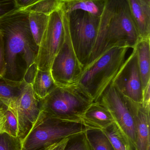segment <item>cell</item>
<instances>
[{
  "label": "cell",
  "mask_w": 150,
  "mask_h": 150,
  "mask_svg": "<svg viewBox=\"0 0 150 150\" xmlns=\"http://www.w3.org/2000/svg\"><path fill=\"white\" fill-rule=\"evenodd\" d=\"M134 48L144 89L150 83V38L140 40Z\"/></svg>",
  "instance_id": "15"
},
{
  "label": "cell",
  "mask_w": 150,
  "mask_h": 150,
  "mask_svg": "<svg viewBox=\"0 0 150 150\" xmlns=\"http://www.w3.org/2000/svg\"><path fill=\"white\" fill-rule=\"evenodd\" d=\"M69 138H64L56 143L53 148L51 150H64V148L68 143V141Z\"/></svg>",
  "instance_id": "31"
},
{
  "label": "cell",
  "mask_w": 150,
  "mask_h": 150,
  "mask_svg": "<svg viewBox=\"0 0 150 150\" xmlns=\"http://www.w3.org/2000/svg\"><path fill=\"white\" fill-rule=\"evenodd\" d=\"M125 98L134 122L135 150H150V105L137 103Z\"/></svg>",
  "instance_id": "12"
},
{
  "label": "cell",
  "mask_w": 150,
  "mask_h": 150,
  "mask_svg": "<svg viewBox=\"0 0 150 150\" xmlns=\"http://www.w3.org/2000/svg\"><path fill=\"white\" fill-rule=\"evenodd\" d=\"M126 59L115 77L114 85L126 98L137 102L142 103V83L138 67L136 50Z\"/></svg>",
  "instance_id": "11"
},
{
  "label": "cell",
  "mask_w": 150,
  "mask_h": 150,
  "mask_svg": "<svg viewBox=\"0 0 150 150\" xmlns=\"http://www.w3.org/2000/svg\"><path fill=\"white\" fill-rule=\"evenodd\" d=\"M150 83L143 89V102L144 105H150Z\"/></svg>",
  "instance_id": "29"
},
{
  "label": "cell",
  "mask_w": 150,
  "mask_h": 150,
  "mask_svg": "<svg viewBox=\"0 0 150 150\" xmlns=\"http://www.w3.org/2000/svg\"><path fill=\"white\" fill-rule=\"evenodd\" d=\"M5 112H0V135L4 133H6L5 123L6 118Z\"/></svg>",
  "instance_id": "30"
},
{
  "label": "cell",
  "mask_w": 150,
  "mask_h": 150,
  "mask_svg": "<svg viewBox=\"0 0 150 150\" xmlns=\"http://www.w3.org/2000/svg\"><path fill=\"white\" fill-rule=\"evenodd\" d=\"M129 48L114 47L83 69L77 83L92 99L98 101L103 92L112 83L124 62Z\"/></svg>",
  "instance_id": "3"
},
{
  "label": "cell",
  "mask_w": 150,
  "mask_h": 150,
  "mask_svg": "<svg viewBox=\"0 0 150 150\" xmlns=\"http://www.w3.org/2000/svg\"><path fill=\"white\" fill-rule=\"evenodd\" d=\"M141 1H142L144 3L150 6V0H141Z\"/></svg>",
  "instance_id": "34"
},
{
  "label": "cell",
  "mask_w": 150,
  "mask_h": 150,
  "mask_svg": "<svg viewBox=\"0 0 150 150\" xmlns=\"http://www.w3.org/2000/svg\"><path fill=\"white\" fill-rule=\"evenodd\" d=\"M56 143L52 144V145H50V146H48V147H45V148H42V149H40L38 150H51L53 148L54 146V145H55Z\"/></svg>",
  "instance_id": "33"
},
{
  "label": "cell",
  "mask_w": 150,
  "mask_h": 150,
  "mask_svg": "<svg viewBox=\"0 0 150 150\" xmlns=\"http://www.w3.org/2000/svg\"><path fill=\"white\" fill-rule=\"evenodd\" d=\"M16 6L18 9L27 8L39 0H14Z\"/></svg>",
  "instance_id": "28"
},
{
  "label": "cell",
  "mask_w": 150,
  "mask_h": 150,
  "mask_svg": "<svg viewBox=\"0 0 150 150\" xmlns=\"http://www.w3.org/2000/svg\"><path fill=\"white\" fill-rule=\"evenodd\" d=\"M106 0H63L65 12L81 10L95 16L100 17L103 13Z\"/></svg>",
  "instance_id": "16"
},
{
  "label": "cell",
  "mask_w": 150,
  "mask_h": 150,
  "mask_svg": "<svg viewBox=\"0 0 150 150\" xmlns=\"http://www.w3.org/2000/svg\"><path fill=\"white\" fill-rule=\"evenodd\" d=\"M63 150H92L85 132L69 137Z\"/></svg>",
  "instance_id": "23"
},
{
  "label": "cell",
  "mask_w": 150,
  "mask_h": 150,
  "mask_svg": "<svg viewBox=\"0 0 150 150\" xmlns=\"http://www.w3.org/2000/svg\"><path fill=\"white\" fill-rule=\"evenodd\" d=\"M33 91L39 99L45 98L57 86L50 71L36 68L31 83Z\"/></svg>",
  "instance_id": "17"
},
{
  "label": "cell",
  "mask_w": 150,
  "mask_h": 150,
  "mask_svg": "<svg viewBox=\"0 0 150 150\" xmlns=\"http://www.w3.org/2000/svg\"><path fill=\"white\" fill-rule=\"evenodd\" d=\"M8 108L16 116L18 137L22 139L35 123L41 111L40 100L33 91L31 83L23 80L20 94Z\"/></svg>",
  "instance_id": "10"
},
{
  "label": "cell",
  "mask_w": 150,
  "mask_h": 150,
  "mask_svg": "<svg viewBox=\"0 0 150 150\" xmlns=\"http://www.w3.org/2000/svg\"><path fill=\"white\" fill-rule=\"evenodd\" d=\"M64 38L63 4L60 8L49 16L47 26L39 45L35 60L37 69L42 71H50L53 61L62 45Z\"/></svg>",
  "instance_id": "7"
},
{
  "label": "cell",
  "mask_w": 150,
  "mask_h": 150,
  "mask_svg": "<svg viewBox=\"0 0 150 150\" xmlns=\"http://www.w3.org/2000/svg\"><path fill=\"white\" fill-rule=\"evenodd\" d=\"M98 101L109 110L115 124L127 136L135 150L134 122L125 97L112 83L103 92Z\"/></svg>",
  "instance_id": "9"
},
{
  "label": "cell",
  "mask_w": 150,
  "mask_h": 150,
  "mask_svg": "<svg viewBox=\"0 0 150 150\" xmlns=\"http://www.w3.org/2000/svg\"><path fill=\"white\" fill-rule=\"evenodd\" d=\"M102 130L110 140L114 150H134L127 137L115 122Z\"/></svg>",
  "instance_id": "19"
},
{
  "label": "cell",
  "mask_w": 150,
  "mask_h": 150,
  "mask_svg": "<svg viewBox=\"0 0 150 150\" xmlns=\"http://www.w3.org/2000/svg\"><path fill=\"white\" fill-rule=\"evenodd\" d=\"M89 129L82 122L55 119L41 109L35 123L21 139L22 150H39L64 138L84 133Z\"/></svg>",
  "instance_id": "5"
},
{
  "label": "cell",
  "mask_w": 150,
  "mask_h": 150,
  "mask_svg": "<svg viewBox=\"0 0 150 150\" xmlns=\"http://www.w3.org/2000/svg\"><path fill=\"white\" fill-rule=\"evenodd\" d=\"M129 11L142 39L150 38V6L141 0H127Z\"/></svg>",
  "instance_id": "14"
},
{
  "label": "cell",
  "mask_w": 150,
  "mask_h": 150,
  "mask_svg": "<svg viewBox=\"0 0 150 150\" xmlns=\"http://www.w3.org/2000/svg\"><path fill=\"white\" fill-rule=\"evenodd\" d=\"M85 134L92 150H114L110 140L101 129H89Z\"/></svg>",
  "instance_id": "21"
},
{
  "label": "cell",
  "mask_w": 150,
  "mask_h": 150,
  "mask_svg": "<svg viewBox=\"0 0 150 150\" xmlns=\"http://www.w3.org/2000/svg\"><path fill=\"white\" fill-rule=\"evenodd\" d=\"M48 19L49 16L37 12H29L28 20L30 29L38 46L46 29Z\"/></svg>",
  "instance_id": "20"
},
{
  "label": "cell",
  "mask_w": 150,
  "mask_h": 150,
  "mask_svg": "<svg viewBox=\"0 0 150 150\" xmlns=\"http://www.w3.org/2000/svg\"><path fill=\"white\" fill-rule=\"evenodd\" d=\"M28 15V12L18 9L1 17L0 31L5 45V77L18 80L17 60L20 57L26 66L23 79L31 83L37 68L35 60L38 46L31 32Z\"/></svg>",
  "instance_id": "1"
},
{
  "label": "cell",
  "mask_w": 150,
  "mask_h": 150,
  "mask_svg": "<svg viewBox=\"0 0 150 150\" xmlns=\"http://www.w3.org/2000/svg\"><path fill=\"white\" fill-rule=\"evenodd\" d=\"M6 121L5 123L6 134L15 138L18 137V127L16 116L13 113L7 108L5 112Z\"/></svg>",
  "instance_id": "25"
},
{
  "label": "cell",
  "mask_w": 150,
  "mask_h": 150,
  "mask_svg": "<svg viewBox=\"0 0 150 150\" xmlns=\"http://www.w3.org/2000/svg\"><path fill=\"white\" fill-rule=\"evenodd\" d=\"M65 13L71 42L83 69L89 62L96 44L100 17L81 10Z\"/></svg>",
  "instance_id": "6"
},
{
  "label": "cell",
  "mask_w": 150,
  "mask_h": 150,
  "mask_svg": "<svg viewBox=\"0 0 150 150\" xmlns=\"http://www.w3.org/2000/svg\"><path fill=\"white\" fill-rule=\"evenodd\" d=\"M40 100L41 109L49 116L62 120L82 122L83 114L93 102L90 96L77 83L57 86Z\"/></svg>",
  "instance_id": "4"
},
{
  "label": "cell",
  "mask_w": 150,
  "mask_h": 150,
  "mask_svg": "<svg viewBox=\"0 0 150 150\" xmlns=\"http://www.w3.org/2000/svg\"><path fill=\"white\" fill-rule=\"evenodd\" d=\"M0 150H22L21 139L6 133L2 134L0 135Z\"/></svg>",
  "instance_id": "24"
},
{
  "label": "cell",
  "mask_w": 150,
  "mask_h": 150,
  "mask_svg": "<svg viewBox=\"0 0 150 150\" xmlns=\"http://www.w3.org/2000/svg\"><path fill=\"white\" fill-rule=\"evenodd\" d=\"M63 0H39L32 5L19 9L25 12H34L49 16L60 8L63 4Z\"/></svg>",
  "instance_id": "22"
},
{
  "label": "cell",
  "mask_w": 150,
  "mask_h": 150,
  "mask_svg": "<svg viewBox=\"0 0 150 150\" xmlns=\"http://www.w3.org/2000/svg\"><path fill=\"white\" fill-rule=\"evenodd\" d=\"M82 123L90 128L104 129L114 123L112 114L99 101L92 102L82 117Z\"/></svg>",
  "instance_id": "13"
},
{
  "label": "cell",
  "mask_w": 150,
  "mask_h": 150,
  "mask_svg": "<svg viewBox=\"0 0 150 150\" xmlns=\"http://www.w3.org/2000/svg\"><path fill=\"white\" fill-rule=\"evenodd\" d=\"M63 19L65 28L64 41L53 61L50 69L57 86H67L77 83L83 69L71 42L64 8Z\"/></svg>",
  "instance_id": "8"
},
{
  "label": "cell",
  "mask_w": 150,
  "mask_h": 150,
  "mask_svg": "<svg viewBox=\"0 0 150 150\" xmlns=\"http://www.w3.org/2000/svg\"><path fill=\"white\" fill-rule=\"evenodd\" d=\"M8 108V107L0 100V112H5Z\"/></svg>",
  "instance_id": "32"
},
{
  "label": "cell",
  "mask_w": 150,
  "mask_h": 150,
  "mask_svg": "<svg viewBox=\"0 0 150 150\" xmlns=\"http://www.w3.org/2000/svg\"><path fill=\"white\" fill-rule=\"evenodd\" d=\"M23 80H15L0 76V100L8 107L11 106L18 97Z\"/></svg>",
  "instance_id": "18"
},
{
  "label": "cell",
  "mask_w": 150,
  "mask_h": 150,
  "mask_svg": "<svg viewBox=\"0 0 150 150\" xmlns=\"http://www.w3.org/2000/svg\"><path fill=\"white\" fill-rule=\"evenodd\" d=\"M6 53L2 34L0 31V76L5 77L6 74Z\"/></svg>",
  "instance_id": "26"
},
{
  "label": "cell",
  "mask_w": 150,
  "mask_h": 150,
  "mask_svg": "<svg viewBox=\"0 0 150 150\" xmlns=\"http://www.w3.org/2000/svg\"><path fill=\"white\" fill-rule=\"evenodd\" d=\"M141 39L127 0H106L100 17L96 44L87 66L112 47L134 49Z\"/></svg>",
  "instance_id": "2"
},
{
  "label": "cell",
  "mask_w": 150,
  "mask_h": 150,
  "mask_svg": "<svg viewBox=\"0 0 150 150\" xmlns=\"http://www.w3.org/2000/svg\"><path fill=\"white\" fill-rule=\"evenodd\" d=\"M18 9L14 0H0V17Z\"/></svg>",
  "instance_id": "27"
}]
</instances>
